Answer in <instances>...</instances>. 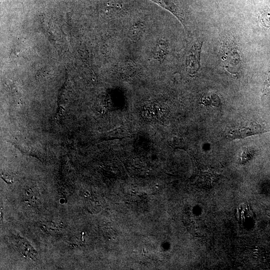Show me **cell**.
Instances as JSON below:
<instances>
[{
  "mask_svg": "<svg viewBox=\"0 0 270 270\" xmlns=\"http://www.w3.org/2000/svg\"><path fill=\"white\" fill-rule=\"evenodd\" d=\"M222 65L231 74L238 76L241 70L242 62L240 51L232 41L226 40L222 46Z\"/></svg>",
  "mask_w": 270,
  "mask_h": 270,
  "instance_id": "cell-1",
  "label": "cell"
},
{
  "mask_svg": "<svg viewBox=\"0 0 270 270\" xmlns=\"http://www.w3.org/2000/svg\"><path fill=\"white\" fill-rule=\"evenodd\" d=\"M268 132L263 128L258 123L252 122L242 126L230 130L226 134V137L230 140L243 138L252 135L258 134Z\"/></svg>",
  "mask_w": 270,
  "mask_h": 270,
  "instance_id": "cell-2",
  "label": "cell"
},
{
  "mask_svg": "<svg viewBox=\"0 0 270 270\" xmlns=\"http://www.w3.org/2000/svg\"><path fill=\"white\" fill-rule=\"evenodd\" d=\"M202 42L194 44L186 59V69L188 74H194L200 67V53Z\"/></svg>",
  "mask_w": 270,
  "mask_h": 270,
  "instance_id": "cell-3",
  "label": "cell"
},
{
  "mask_svg": "<svg viewBox=\"0 0 270 270\" xmlns=\"http://www.w3.org/2000/svg\"><path fill=\"white\" fill-rule=\"evenodd\" d=\"M160 6L170 11L185 27L184 18L182 12L178 8L172 0H151Z\"/></svg>",
  "mask_w": 270,
  "mask_h": 270,
  "instance_id": "cell-4",
  "label": "cell"
},
{
  "mask_svg": "<svg viewBox=\"0 0 270 270\" xmlns=\"http://www.w3.org/2000/svg\"><path fill=\"white\" fill-rule=\"evenodd\" d=\"M201 103L204 106H219L220 100L218 96L214 94H206L201 100Z\"/></svg>",
  "mask_w": 270,
  "mask_h": 270,
  "instance_id": "cell-5",
  "label": "cell"
},
{
  "mask_svg": "<svg viewBox=\"0 0 270 270\" xmlns=\"http://www.w3.org/2000/svg\"><path fill=\"white\" fill-rule=\"evenodd\" d=\"M216 176L212 172H206L202 175V182L200 184L204 187L209 188L216 182Z\"/></svg>",
  "mask_w": 270,
  "mask_h": 270,
  "instance_id": "cell-6",
  "label": "cell"
},
{
  "mask_svg": "<svg viewBox=\"0 0 270 270\" xmlns=\"http://www.w3.org/2000/svg\"><path fill=\"white\" fill-rule=\"evenodd\" d=\"M260 20L261 24L266 27H270V10L262 13Z\"/></svg>",
  "mask_w": 270,
  "mask_h": 270,
  "instance_id": "cell-7",
  "label": "cell"
}]
</instances>
